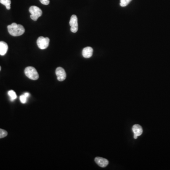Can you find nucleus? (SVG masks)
<instances>
[{"label":"nucleus","mask_w":170,"mask_h":170,"mask_svg":"<svg viewBox=\"0 0 170 170\" xmlns=\"http://www.w3.org/2000/svg\"><path fill=\"white\" fill-rule=\"evenodd\" d=\"M8 50V45L6 43L3 41L0 42V55H4L7 53Z\"/></svg>","instance_id":"obj_9"},{"label":"nucleus","mask_w":170,"mask_h":170,"mask_svg":"<svg viewBox=\"0 0 170 170\" xmlns=\"http://www.w3.org/2000/svg\"><path fill=\"white\" fill-rule=\"evenodd\" d=\"M0 3L5 6L7 10H10L11 1V0H0Z\"/></svg>","instance_id":"obj_11"},{"label":"nucleus","mask_w":170,"mask_h":170,"mask_svg":"<svg viewBox=\"0 0 170 170\" xmlns=\"http://www.w3.org/2000/svg\"><path fill=\"white\" fill-rule=\"evenodd\" d=\"M49 42L50 39L48 37H40L37 40V45L40 49L44 50L48 47Z\"/></svg>","instance_id":"obj_4"},{"label":"nucleus","mask_w":170,"mask_h":170,"mask_svg":"<svg viewBox=\"0 0 170 170\" xmlns=\"http://www.w3.org/2000/svg\"><path fill=\"white\" fill-rule=\"evenodd\" d=\"M8 95L11 98V100L13 101L17 98V95L15 91L11 90L8 92Z\"/></svg>","instance_id":"obj_12"},{"label":"nucleus","mask_w":170,"mask_h":170,"mask_svg":"<svg viewBox=\"0 0 170 170\" xmlns=\"http://www.w3.org/2000/svg\"><path fill=\"white\" fill-rule=\"evenodd\" d=\"M93 49L91 47H87L83 49L82 55L85 58H89L92 56Z\"/></svg>","instance_id":"obj_8"},{"label":"nucleus","mask_w":170,"mask_h":170,"mask_svg":"<svg viewBox=\"0 0 170 170\" xmlns=\"http://www.w3.org/2000/svg\"><path fill=\"white\" fill-rule=\"evenodd\" d=\"M1 67L0 66V71H1Z\"/></svg>","instance_id":"obj_19"},{"label":"nucleus","mask_w":170,"mask_h":170,"mask_svg":"<svg viewBox=\"0 0 170 170\" xmlns=\"http://www.w3.org/2000/svg\"><path fill=\"white\" fill-rule=\"evenodd\" d=\"M19 99H20L21 102L22 103H26V102H27V97L24 95H21Z\"/></svg>","instance_id":"obj_15"},{"label":"nucleus","mask_w":170,"mask_h":170,"mask_svg":"<svg viewBox=\"0 0 170 170\" xmlns=\"http://www.w3.org/2000/svg\"><path fill=\"white\" fill-rule=\"evenodd\" d=\"M69 25L71 26V31L73 33H76L78 30V18L76 15L71 16L69 21Z\"/></svg>","instance_id":"obj_5"},{"label":"nucleus","mask_w":170,"mask_h":170,"mask_svg":"<svg viewBox=\"0 0 170 170\" xmlns=\"http://www.w3.org/2000/svg\"><path fill=\"white\" fill-rule=\"evenodd\" d=\"M8 135V132L4 129H0V139L5 137Z\"/></svg>","instance_id":"obj_14"},{"label":"nucleus","mask_w":170,"mask_h":170,"mask_svg":"<svg viewBox=\"0 0 170 170\" xmlns=\"http://www.w3.org/2000/svg\"><path fill=\"white\" fill-rule=\"evenodd\" d=\"M95 160V163L101 167H105L106 166H107L109 163L108 160L100 157H97Z\"/></svg>","instance_id":"obj_7"},{"label":"nucleus","mask_w":170,"mask_h":170,"mask_svg":"<svg viewBox=\"0 0 170 170\" xmlns=\"http://www.w3.org/2000/svg\"><path fill=\"white\" fill-rule=\"evenodd\" d=\"M39 1L41 3L45 5H47L50 3V0H39Z\"/></svg>","instance_id":"obj_16"},{"label":"nucleus","mask_w":170,"mask_h":170,"mask_svg":"<svg viewBox=\"0 0 170 170\" xmlns=\"http://www.w3.org/2000/svg\"><path fill=\"white\" fill-rule=\"evenodd\" d=\"M56 75L57 77V79L60 81H63L65 80L66 78V73L65 71L63 68L58 67L56 69L55 71Z\"/></svg>","instance_id":"obj_6"},{"label":"nucleus","mask_w":170,"mask_h":170,"mask_svg":"<svg viewBox=\"0 0 170 170\" xmlns=\"http://www.w3.org/2000/svg\"><path fill=\"white\" fill-rule=\"evenodd\" d=\"M132 0H121V3H120V5L121 7H125L128 5L129 3Z\"/></svg>","instance_id":"obj_13"},{"label":"nucleus","mask_w":170,"mask_h":170,"mask_svg":"<svg viewBox=\"0 0 170 170\" xmlns=\"http://www.w3.org/2000/svg\"><path fill=\"white\" fill-rule=\"evenodd\" d=\"M29 11L31 13L30 18L34 21H37L42 15V10L39 7L35 6H31L29 9Z\"/></svg>","instance_id":"obj_3"},{"label":"nucleus","mask_w":170,"mask_h":170,"mask_svg":"<svg viewBox=\"0 0 170 170\" xmlns=\"http://www.w3.org/2000/svg\"><path fill=\"white\" fill-rule=\"evenodd\" d=\"M25 74L27 78L32 80H37L39 78V75L37 70L31 66H29L25 69Z\"/></svg>","instance_id":"obj_2"},{"label":"nucleus","mask_w":170,"mask_h":170,"mask_svg":"<svg viewBox=\"0 0 170 170\" xmlns=\"http://www.w3.org/2000/svg\"><path fill=\"white\" fill-rule=\"evenodd\" d=\"M24 95H25V96H26V97H27V98L28 97H29V95H30V94H29V93L27 92L25 93Z\"/></svg>","instance_id":"obj_17"},{"label":"nucleus","mask_w":170,"mask_h":170,"mask_svg":"<svg viewBox=\"0 0 170 170\" xmlns=\"http://www.w3.org/2000/svg\"><path fill=\"white\" fill-rule=\"evenodd\" d=\"M9 33L14 37H18L22 35L24 33V27L22 25L13 23L7 27Z\"/></svg>","instance_id":"obj_1"},{"label":"nucleus","mask_w":170,"mask_h":170,"mask_svg":"<svg viewBox=\"0 0 170 170\" xmlns=\"http://www.w3.org/2000/svg\"><path fill=\"white\" fill-rule=\"evenodd\" d=\"M137 137H138V136H137V135H134V138L135 139H137Z\"/></svg>","instance_id":"obj_18"},{"label":"nucleus","mask_w":170,"mask_h":170,"mask_svg":"<svg viewBox=\"0 0 170 170\" xmlns=\"http://www.w3.org/2000/svg\"><path fill=\"white\" fill-rule=\"evenodd\" d=\"M132 131L133 132L134 135H137V136H139L141 135L143 133V129L142 127L139 124H135L132 127Z\"/></svg>","instance_id":"obj_10"}]
</instances>
